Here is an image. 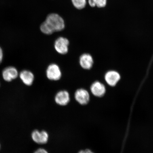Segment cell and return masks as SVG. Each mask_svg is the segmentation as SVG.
I'll return each instance as SVG.
<instances>
[{
  "mask_svg": "<svg viewBox=\"0 0 153 153\" xmlns=\"http://www.w3.org/2000/svg\"><path fill=\"white\" fill-rule=\"evenodd\" d=\"M34 153H48L47 150L43 148H39L35 151Z\"/></svg>",
  "mask_w": 153,
  "mask_h": 153,
  "instance_id": "9a60e30c",
  "label": "cell"
},
{
  "mask_svg": "<svg viewBox=\"0 0 153 153\" xmlns=\"http://www.w3.org/2000/svg\"><path fill=\"white\" fill-rule=\"evenodd\" d=\"M45 21L54 32L62 31L65 27L64 19L56 13L49 14Z\"/></svg>",
  "mask_w": 153,
  "mask_h": 153,
  "instance_id": "6da1fadb",
  "label": "cell"
},
{
  "mask_svg": "<svg viewBox=\"0 0 153 153\" xmlns=\"http://www.w3.org/2000/svg\"><path fill=\"white\" fill-rule=\"evenodd\" d=\"M40 30L42 33L46 35H51L54 33L52 29L45 21L42 23L40 25Z\"/></svg>",
  "mask_w": 153,
  "mask_h": 153,
  "instance_id": "7c38bea8",
  "label": "cell"
},
{
  "mask_svg": "<svg viewBox=\"0 0 153 153\" xmlns=\"http://www.w3.org/2000/svg\"><path fill=\"white\" fill-rule=\"evenodd\" d=\"M20 77L25 85L28 86H31L35 79L34 74L30 71L24 70L20 74Z\"/></svg>",
  "mask_w": 153,
  "mask_h": 153,
  "instance_id": "8fae6325",
  "label": "cell"
},
{
  "mask_svg": "<svg viewBox=\"0 0 153 153\" xmlns=\"http://www.w3.org/2000/svg\"><path fill=\"white\" fill-rule=\"evenodd\" d=\"M31 136L34 142L38 144H45L48 140V134L45 131H40L37 130H34L32 132Z\"/></svg>",
  "mask_w": 153,
  "mask_h": 153,
  "instance_id": "ba28073f",
  "label": "cell"
},
{
  "mask_svg": "<svg viewBox=\"0 0 153 153\" xmlns=\"http://www.w3.org/2000/svg\"><path fill=\"white\" fill-rule=\"evenodd\" d=\"M74 97L76 100L81 105L87 104L90 100L89 92L83 88L76 90L74 93Z\"/></svg>",
  "mask_w": 153,
  "mask_h": 153,
  "instance_id": "52a82bcc",
  "label": "cell"
},
{
  "mask_svg": "<svg viewBox=\"0 0 153 153\" xmlns=\"http://www.w3.org/2000/svg\"><path fill=\"white\" fill-rule=\"evenodd\" d=\"M70 100L69 93L66 90L59 91L55 95V102L60 106H66L70 102Z\"/></svg>",
  "mask_w": 153,
  "mask_h": 153,
  "instance_id": "9c48e42d",
  "label": "cell"
},
{
  "mask_svg": "<svg viewBox=\"0 0 153 153\" xmlns=\"http://www.w3.org/2000/svg\"><path fill=\"white\" fill-rule=\"evenodd\" d=\"M107 0H88L89 4L92 7H97L102 8L106 6Z\"/></svg>",
  "mask_w": 153,
  "mask_h": 153,
  "instance_id": "4fadbf2b",
  "label": "cell"
},
{
  "mask_svg": "<svg viewBox=\"0 0 153 153\" xmlns=\"http://www.w3.org/2000/svg\"><path fill=\"white\" fill-rule=\"evenodd\" d=\"M70 45V42L68 38L60 36L55 40L53 47L59 54L65 55L68 53Z\"/></svg>",
  "mask_w": 153,
  "mask_h": 153,
  "instance_id": "3957f363",
  "label": "cell"
},
{
  "mask_svg": "<svg viewBox=\"0 0 153 153\" xmlns=\"http://www.w3.org/2000/svg\"><path fill=\"white\" fill-rule=\"evenodd\" d=\"M3 79L7 82H11L18 76V70L14 67L10 66L5 68L2 72Z\"/></svg>",
  "mask_w": 153,
  "mask_h": 153,
  "instance_id": "30bf717a",
  "label": "cell"
},
{
  "mask_svg": "<svg viewBox=\"0 0 153 153\" xmlns=\"http://www.w3.org/2000/svg\"><path fill=\"white\" fill-rule=\"evenodd\" d=\"M3 58V53L1 47H0V64L2 61Z\"/></svg>",
  "mask_w": 153,
  "mask_h": 153,
  "instance_id": "e0dca14e",
  "label": "cell"
},
{
  "mask_svg": "<svg viewBox=\"0 0 153 153\" xmlns=\"http://www.w3.org/2000/svg\"><path fill=\"white\" fill-rule=\"evenodd\" d=\"M104 79V81L111 87H115L120 81L121 76L119 72L116 70H110L105 72Z\"/></svg>",
  "mask_w": 153,
  "mask_h": 153,
  "instance_id": "277c9868",
  "label": "cell"
},
{
  "mask_svg": "<svg viewBox=\"0 0 153 153\" xmlns=\"http://www.w3.org/2000/svg\"><path fill=\"white\" fill-rule=\"evenodd\" d=\"M90 89L92 94L95 97H101L106 93V86L102 82L95 81L91 83Z\"/></svg>",
  "mask_w": 153,
  "mask_h": 153,
  "instance_id": "8992f818",
  "label": "cell"
},
{
  "mask_svg": "<svg viewBox=\"0 0 153 153\" xmlns=\"http://www.w3.org/2000/svg\"><path fill=\"white\" fill-rule=\"evenodd\" d=\"M71 1L74 7L79 10L84 9L87 4V0H71Z\"/></svg>",
  "mask_w": 153,
  "mask_h": 153,
  "instance_id": "5bb4252c",
  "label": "cell"
},
{
  "mask_svg": "<svg viewBox=\"0 0 153 153\" xmlns=\"http://www.w3.org/2000/svg\"><path fill=\"white\" fill-rule=\"evenodd\" d=\"M78 153H94L93 152L89 150V149H86L85 150H82L80 151Z\"/></svg>",
  "mask_w": 153,
  "mask_h": 153,
  "instance_id": "2e32d148",
  "label": "cell"
},
{
  "mask_svg": "<svg viewBox=\"0 0 153 153\" xmlns=\"http://www.w3.org/2000/svg\"><path fill=\"white\" fill-rule=\"evenodd\" d=\"M79 63L80 67L83 69L90 70L94 65V59L91 53H84L80 55L79 57Z\"/></svg>",
  "mask_w": 153,
  "mask_h": 153,
  "instance_id": "5b68a950",
  "label": "cell"
},
{
  "mask_svg": "<svg viewBox=\"0 0 153 153\" xmlns=\"http://www.w3.org/2000/svg\"><path fill=\"white\" fill-rule=\"evenodd\" d=\"M47 79L51 81H58L62 77V72L60 66L55 63L48 66L45 71Z\"/></svg>",
  "mask_w": 153,
  "mask_h": 153,
  "instance_id": "7a4b0ae2",
  "label": "cell"
}]
</instances>
